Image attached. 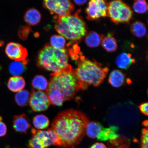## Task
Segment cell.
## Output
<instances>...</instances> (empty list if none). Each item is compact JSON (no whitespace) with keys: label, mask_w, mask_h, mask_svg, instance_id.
Masks as SVG:
<instances>
[{"label":"cell","mask_w":148,"mask_h":148,"mask_svg":"<svg viewBox=\"0 0 148 148\" xmlns=\"http://www.w3.org/2000/svg\"><path fill=\"white\" fill-rule=\"evenodd\" d=\"M104 37L103 36H101L95 31H90L86 35L85 43L90 47H97L100 45Z\"/></svg>","instance_id":"d6986e66"},{"label":"cell","mask_w":148,"mask_h":148,"mask_svg":"<svg viewBox=\"0 0 148 148\" xmlns=\"http://www.w3.org/2000/svg\"><path fill=\"white\" fill-rule=\"evenodd\" d=\"M130 31L134 36L142 38L145 36L147 29L145 24L141 21H136L131 25Z\"/></svg>","instance_id":"603a6c76"},{"label":"cell","mask_w":148,"mask_h":148,"mask_svg":"<svg viewBox=\"0 0 148 148\" xmlns=\"http://www.w3.org/2000/svg\"><path fill=\"white\" fill-rule=\"evenodd\" d=\"M48 88L60 91L65 101L73 98L81 90L80 84L73 71L60 73H51Z\"/></svg>","instance_id":"5b68a950"},{"label":"cell","mask_w":148,"mask_h":148,"mask_svg":"<svg viewBox=\"0 0 148 148\" xmlns=\"http://www.w3.org/2000/svg\"><path fill=\"white\" fill-rule=\"evenodd\" d=\"M32 136L29 140L30 148H49L52 145L61 147L60 140L52 129L47 130H31Z\"/></svg>","instance_id":"8992f818"},{"label":"cell","mask_w":148,"mask_h":148,"mask_svg":"<svg viewBox=\"0 0 148 148\" xmlns=\"http://www.w3.org/2000/svg\"><path fill=\"white\" fill-rule=\"evenodd\" d=\"M148 103L147 102L142 103L139 107V108L140 112L144 114V115L147 116H148Z\"/></svg>","instance_id":"f546056e"},{"label":"cell","mask_w":148,"mask_h":148,"mask_svg":"<svg viewBox=\"0 0 148 148\" xmlns=\"http://www.w3.org/2000/svg\"><path fill=\"white\" fill-rule=\"evenodd\" d=\"M29 104L34 112H40L47 110L50 103L45 92L33 89Z\"/></svg>","instance_id":"8fae6325"},{"label":"cell","mask_w":148,"mask_h":148,"mask_svg":"<svg viewBox=\"0 0 148 148\" xmlns=\"http://www.w3.org/2000/svg\"><path fill=\"white\" fill-rule=\"evenodd\" d=\"M125 76L119 70H114L111 72L109 76L108 81L110 84L115 88H119L124 84Z\"/></svg>","instance_id":"9a60e30c"},{"label":"cell","mask_w":148,"mask_h":148,"mask_svg":"<svg viewBox=\"0 0 148 148\" xmlns=\"http://www.w3.org/2000/svg\"><path fill=\"white\" fill-rule=\"evenodd\" d=\"M74 2L77 5H81L86 3L87 2V1H86V0H84V1H74Z\"/></svg>","instance_id":"1f68e13d"},{"label":"cell","mask_w":148,"mask_h":148,"mask_svg":"<svg viewBox=\"0 0 148 148\" xmlns=\"http://www.w3.org/2000/svg\"><path fill=\"white\" fill-rule=\"evenodd\" d=\"M143 125L146 127H147L148 126V121H144L143 123Z\"/></svg>","instance_id":"d6a6232c"},{"label":"cell","mask_w":148,"mask_h":148,"mask_svg":"<svg viewBox=\"0 0 148 148\" xmlns=\"http://www.w3.org/2000/svg\"><path fill=\"white\" fill-rule=\"evenodd\" d=\"M119 130V127L116 126L105 127L98 122L91 121L87 127L86 134L89 137L101 141H111L119 137L118 134Z\"/></svg>","instance_id":"52a82bcc"},{"label":"cell","mask_w":148,"mask_h":148,"mask_svg":"<svg viewBox=\"0 0 148 148\" xmlns=\"http://www.w3.org/2000/svg\"><path fill=\"white\" fill-rule=\"evenodd\" d=\"M90 148H107V147L104 144L100 142H97L92 144Z\"/></svg>","instance_id":"4dcf8cb0"},{"label":"cell","mask_w":148,"mask_h":148,"mask_svg":"<svg viewBox=\"0 0 148 148\" xmlns=\"http://www.w3.org/2000/svg\"><path fill=\"white\" fill-rule=\"evenodd\" d=\"M132 16V11L130 7L123 1L117 0L108 3V16L114 23H128Z\"/></svg>","instance_id":"ba28073f"},{"label":"cell","mask_w":148,"mask_h":148,"mask_svg":"<svg viewBox=\"0 0 148 148\" xmlns=\"http://www.w3.org/2000/svg\"><path fill=\"white\" fill-rule=\"evenodd\" d=\"M77 67L72 69L80 84L81 90H85L90 86H99L102 83L109 69L101 64L81 56Z\"/></svg>","instance_id":"7a4b0ae2"},{"label":"cell","mask_w":148,"mask_h":148,"mask_svg":"<svg viewBox=\"0 0 148 148\" xmlns=\"http://www.w3.org/2000/svg\"><path fill=\"white\" fill-rule=\"evenodd\" d=\"M88 122L83 112L71 109L59 113L52 123L51 129L60 139V147L73 148L84 138Z\"/></svg>","instance_id":"6da1fadb"},{"label":"cell","mask_w":148,"mask_h":148,"mask_svg":"<svg viewBox=\"0 0 148 148\" xmlns=\"http://www.w3.org/2000/svg\"><path fill=\"white\" fill-rule=\"evenodd\" d=\"M27 63L26 60L21 61H14L9 65V72L14 76H20L25 72Z\"/></svg>","instance_id":"ffe728a7"},{"label":"cell","mask_w":148,"mask_h":148,"mask_svg":"<svg viewBox=\"0 0 148 148\" xmlns=\"http://www.w3.org/2000/svg\"><path fill=\"white\" fill-rule=\"evenodd\" d=\"M5 53L11 60L16 61L25 60L27 56V49L19 44L9 42L5 48Z\"/></svg>","instance_id":"7c38bea8"},{"label":"cell","mask_w":148,"mask_h":148,"mask_svg":"<svg viewBox=\"0 0 148 148\" xmlns=\"http://www.w3.org/2000/svg\"><path fill=\"white\" fill-rule=\"evenodd\" d=\"M51 46L55 49H63L65 46V38L61 35H53L50 39Z\"/></svg>","instance_id":"484cf974"},{"label":"cell","mask_w":148,"mask_h":148,"mask_svg":"<svg viewBox=\"0 0 148 148\" xmlns=\"http://www.w3.org/2000/svg\"><path fill=\"white\" fill-rule=\"evenodd\" d=\"M46 94L51 104L58 106H62L64 100L60 91L54 89L48 88Z\"/></svg>","instance_id":"e0dca14e"},{"label":"cell","mask_w":148,"mask_h":148,"mask_svg":"<svg viewBox=\"0 0 148 148\" xmlns=\"http://www.w3.org/2000/svg\"><path fill=\"white\" fill-rule=\"evenodd\" d=\"M133 9L135 12L137 13H145L147 10V3L144 0L135 1L133 5Z\"/></svg>","instance_id":"4316f807"},{"label":"cell","mask_w":148,"mask_h":148,"mask_svg":"<svg viewBox=\"0 0 148 148\" xmlns=\"http://www.w3.org/2000/svg\"><path fill=\"white\" fill-rule=\"evenodd\" d=\"M31 93L27 90H22L15 96V100L18 106L21 107H25L29 104Z\"/></svg>","instance_id":"7402d4cb"},{"label":"cell","mask_w":148,"mask_h":148,"mask_svg":"<svg viewBox=\"0 0 148 148\" xmlns=\"http://www.w3.org/2000/svg\"><path fill=\"white\" fill-rule=\"evenodd\" d=\"M41 15L39 12L34 8L29 9L26 12L24 19L27 24L30 25H37L41 20Z\"/></svg>","instance_id":"ac0fdd59"},{"label":"cell","mask_w":148,"mask_h":148,"mask_svg":"<svg viewBox=\"0 0 148 148\" xmlns=\"http://www.w3.org/2000/svg\"><path fill=\"white\" fill-rule=\"evenodd\" d=\"M101 43L103 49L108 52L115 51L117 48V43L116 40L110 35L104 37Z\"/></svg>","instance_id":"cb8c5ba5"},{"label":"cell","mask_w":148,"mask_h":148,"mask_svg":"<svg viewBox=\"0 0 148 148\" xmlns=\"http://www.w3.org/2000/svg\"><path fill=\"white\" fill-rule=\"evenodd\" d=\"M32 85L34 90L46 91L49 88V82L43 76L38 75L33 79Z\"/></svg>","instance_id":"44dd1931"},{"label":"cell","mask_w":148,"mask_h":148,"mask_svg":"<svg viewBox=\"0 0 148 148\" xmlns=\"http://www.w3.org/2000/svg\"><path fill=\"white\" fill-rule=\"evenodd\" d=\"M31 127L29 120L25 114L14 116L13 127L16 132L25 134Z\"/></svg>","instance_id":"4fadbf2b"},{"label":"cell","mask_w":148,"mask_h":148,"mask_svg":"<svg viewBox=\"0 0 148 148\" xmlns=\"http://www.w3.org/2000/svg\"><path fill=\"white\" fill-rule=\"evenodd\" d=\"M56 30L66 39L77 41L86 34V24L77 13L57 18Z\"/></svg>","instance_id":"277c9868"},{"label":"cell","mask_w":148,"mask_h":148,"mask_svg":"<svg viewBox=\"0 0 148 148\" xmlns=\"http://www.w3.org/2000/svg\"><path fill=\"white\" fill-rule=\"evenodd\" d=\"M25 86V79L21 76H13L9 79L7 86L10 91L18 92L23 90Z\"/></svg>","instance_id":"2e32d148"},{"label":"cell","mask_w":148,"mask_h":148,"mask_svg":"<svg viewBox=\"0 0 148 148\" xmlns=\"http://www.w3.org/2000/svg\"><path fill=\"white\" fill-rule=\"evenodd\" d=\"M3 120V118L0 116V137L5 136L7 132L6 125Z\"/></svg>","instance_id":"f1b7e54d"},{"label":"cell","mask_w":148,"mask_h":148,"mask_svg":"<svg viewBox=\"0 0 148 148\" xmlns=\"http://www.w3.org/2000/svg\"><path fill=\"white\" fill-rule=\"evenodd\" d=\"M108 3L103 0H92L88 3L86 12L89 20H97L108 16Z\"/></svg>","instance_id":"30bf717a"},{"label":"cell","mask_w":148,"mask_h":148,"mask_svg":"<svg viewBox=\"0 0 148 148\" xmlns=\"http://www.w3.org/2000/svg\"><path fill=\"white\" fill-rule=\"evenodd\" d=\"M141 148H148L147 128H144L142 130L141 138Z\"/></svg>","instance_id":"83f0119b"},{"label":"cell","mask_w":148,"mask_h":148,"mask_svg":"<svg viewBox=\"0 0 148 148\" xmlns=\"http://www.w3.org/2000/svg\"><path fill=\"white\" fill-rule=\"evenodd\" d=\"M43 3L44 7L57 18L69 15L74 9L73 3L68 0H46Z\"/></svg>","instance_id":"9c48e42d"},{"label":"cell","mask_w":148,"mask_h":148,"mask_svg":"<svg viewBox=\"0 0 148 148\" xmlns=\"http://www.w3.org/2000/svg\"><path fill=\"white\" fill-rule=\"evenodd\" d=\"M33 124L36 129L42 130L47 128L49 124V120L43 114H38L33 118Z\"/></svg>","instance_id":"d4e9b609"},{"label":"cell","mask_w":148,"mask_h":148,"mask_svg":"<svg viewBox=\"0 0 148 148\" xmlns=\"http://www.w3.org/2000/svg\"><path fill=\"white\" fill-rule=\"evenodd\" d=\"M135 62L136 60L130 53H120L116 57V64L118 67L123 69H128Z\"/></svg>","instance_id":"5bb4252c"},{"label":"cell","mask_w":148,"mask_h":148,"mask_svg":"<svg viewBox=\"0 0 148 148\" xmlns=\"http://www.w3.org/2000/svg\"><path fill=\"white\" fill-rule=\"evenodd\" d=\"M38 63L40 67L52 73L70 72L72 70L66 50L55 49L50 45L45 46L40 51Z\"/></svg>","instance_id":"3957f363"}]
</instances>
